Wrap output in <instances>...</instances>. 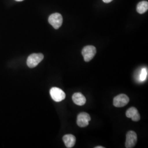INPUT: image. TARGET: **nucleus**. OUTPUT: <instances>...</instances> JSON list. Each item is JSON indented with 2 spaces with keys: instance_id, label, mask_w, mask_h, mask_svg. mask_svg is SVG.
Returning a JSON list of instances; mask_svg holds the SVG:
<instances>
[{
  "instance_id": "1",
  "label": "nucleus",
  "mask_w": 148,
  "mask_h": 148,
  "mask_svg": "<svg viewBox=\"0 0 148 148\" xmlns=\"http://www.w3.org/2000/svg\"><path fill=\"white\" fill-rule=\"evenodd\" d=\"M44 58L42 53H33L27 59V63L30 68H33L37 66Z\"/></svg>"
},
{
  "instance_id": "2",
  "label": "nucleus",
  "mask_w": 148,
  "mask_h": 148,
  "mask_svg": "<svg viewBox=\"0 0 148 148\" xmlns=\"http://www.w3.org/2000/svg\"><path fill=\"white\" fill-rule=\"evenodd\" d=\"M62 16L58 13H56L51 14L48 18L49 23L55 29H58L62 26L63 23Z\"/></svg>"
},
{
  "instance_id": "3",
  "label": "nucleus",
  "mask_w": 148,
  "mask_h": 148,
  "mask_svg": "<svg viewBox=\"0 0 148 148\" xmlns=\"http://www.w3.org/2000/svg\"><path fill=\"white\" fill-rule=\"evenodd\" d=\"M96 54V48L93 46H86L82 51V54L86 62L90 61Z\"/></svg>"
},
{
  "instance_id": "4",
  "label": "nucleus",
  "mask_w": 148,
  "mask_h": 148,
  "mask_svg": "<svg viewBox=\"0 0 148 148\" xmlns=\"http://www.w3.org/2000/svg\"><path fill=\"white\" fill-rule=\"evenodd\" d=\"M49 92L52 99L56 102H60L65 98V93L64 92L58 87H52Z\"/></svg>"
},
{
  "instance_id": "5",
  "label": "nucleus",
  "mask_w": 148,
  "mask_h": 148,
  "mask_svg": "<svg viewBox=\"0 0 148 148\" xmlns=\"http://www.w3.org/2000/svg\"><path fill=\"white\" fill-rule=\"evenodd\" d=\"M129 101L130 99L127 95L125 94H120L114 97L113 104L115 107L121 108L126 106Z\"/></svg>"
},
{
  "instance_id": "6",
  "label": "nucleus",
  "mask_w": 148,
  "mask_h": 148,
  "mask_svg": "<svg viewBox=\"0 0 148 148\" xmlns=\"http://www.w3.org/2000/svg\"><path fill=\"white\" fill-rule=\"evenodd\" d=\"M137 142V136L136 133L132 131L128 132L126 134V140L125 147L126 148H132L134 147Z\"/></svg>"
},
{
  "instance_id": "7",
  "label": "nucleus",
  "mask_w": 148,
  "mask_h": 148,
  "mask_svg": "<svg viewBox=\"0 0 148 148\" xmlns=\"http://www.w3.org/2000/svg\"><path fill=\"white\" fill-rule=\"evenodd\" d=\"M90 121V115L86 112H81L77 117V124L80 127L87 126Z\"/></svg>"
},
{
  "instance_id": "8",
  "label": "nucleus",
  "mask_w": 148,
  "mask_h": 148,
  "mask_svg": "<svg viewBox=\"0 0 148 148\" xmlns=\"http://www.w3.org/2000/svg\"><path fill=\"white\" fill-rule=\"evenodd\" d=\"M126 115L128 118H131L133 121H139L140 119V116L137 109L134 107H131L127 110Z\"/></svg>"
},
{
  "instance_id": "9",
  "label": "nucleus",
  "mask_w": 148,
  "mask_h": 148,
  "mask_svg": "<svg viewBox=\"0 0 148 148\" xmlns=\"http://www.w3.org/2000/svg\"><path fill=\"white\" fill-rule=\"evenodd\" d=\"M63 140L66 148H73L76 143V137L73 134H66L64 136Z\"/></svg>"
},
{
  "instance_id": "10",
  "label": "nucleus",
  "mask_w": 148,
  "mask_h": 148,
  "mask_svg": "<svg viewBox=\"0 0 148 148\" xmlns=\"http://www.w3.org/2000/svg\"><path fill=\"white\" fill-rule=\"evenodd\" d=\"M72 99L74 103L77 106H84L86 102L85 96L81 93H75L72 97Z\"/></svg>"
},
{
  "instance_id": "11",
  "label": "nucleus",
  "mask_w": 148,
  "mask_h": 148,
  "mask_svg": "<svg viewBox=\"0 0 148 148\" xmlns=\"http://www.w3.org/2000/svg\"><path fill=\"white\" fill-rule=\"evenodd\" d=\"M148 2L147 1H143L140 2L137 6V11L139 14H143L148 11Z\"/></svg>"
},
{
  "instance_id": "12",
  "label": "nucleus",
  "mask_w": 148,
  "mask_h": 148,
  "mask_svg": "<svg viewBox=\"0 0 148 148\" xmlns=\"http://www.w3.org/2000/svg\"><path fill=\"white\" fill-rule=\"evenodd\" d=\"M148 76V70L146 68H143L141 70V73L140 75V80L141 81H144L147 78Z\"/></svg>"
},
{
  "instance_id": "13",
  "label": "nucleus",
  "mask_w": 148,
  "mask_h": 148,
  "mask_svg": "<svg viewBox=\"0 0 148 148\" xmlns=\"http://www.w3.org/2000/svg\"><path fill=\"white\" fill-rule=\"evenodd\" d=\"M112 0H103V1L104 2H105V3H109V2H111Z\"/></svg>"
},
{
  "instance_id": "14",
  "label": "nucleus",
  "mask_w": 148,
  "mask_h": 148,
  "mask_svg": "<svg viewBox=\"0 0 148 148\" xmlns=\"http://www.w3.org/2000/svg\"><path fill=\"white\" fill-rule=\"evenodd\" d=\"M95 148H104V147H102V146H98V147H95Z\"/></svg>"
},
{
  "instance_id": "15",
  "label": "nucleus",
  "mask_w": 148,
  "mask_h": 148,
  "mask_svg": "<svg viewBox=\"0 0 148 148\" xmlns=\"http://www.w3.org/2000/svg\"><path fill=\"white\" fill-rule=\"evenodd\" d=\"M16 1H18V2H20V1H23V0H15Z\"/></svg>"
}]
</instances>
